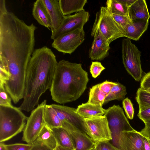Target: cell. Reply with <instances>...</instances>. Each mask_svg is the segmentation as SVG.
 Wrapping results in <instances>:
<instances>
[{
    "label": "cell",
    "instance_id": "6da1fadb",
    "mask_svg": "<svg viewBox=\"0 0 150 150\" xmlns=\"http://www.w3.org/2000/svg\"><path fill=\"white\" fill-rule=\"evenodd\" d=\"M36 27L27 25L13 13L0 15V58L8 67H27L34 52Z\"/></svg>",
    "mask_w": 150,
    "mask_h": 150
},
{
    "label": "cell",
    "instance_id": "7a4b0ae2",
    "mask_svg": "<svg viewBox=\"0 0 150 150\" xmlns=\"http://www.w3.org/2000/svg\"><path fill=\"white\" fill-rule=\"evenodd\" d=\"M58 62L52 50L44 46L35 50L27 68L23 100L19 108L29 112L38 105L41 95L50 88Z\"/></svg>",
    "mask_w": 150,
    "mask_h": 150
},
{
    "label": "cell",
    "instance_id": "3957f363",
    "mask_svg": "<svg viewBox=\"0 0 150 150\" xmlns=\"http://www.w3.org/2000/svg\"><path fill=\"white\" fill-rule=\"evenodd\" d=\"M89 81L81 64L63 59L57 64L50 91L52 99L59 104L75 101L82 95Z\"/></svg>",
    "mask_w": 150,
    "mask_h": 150
},
{
    "label": "cell",
    "instance_id": "277c9868",
    "mask_svg": "<svg viewBox=\"0 0 150 150\" xmlns=\"http://www.w3.org/2000/svg\"><path fill=\"white\" fill-rule=\"evenodd\" d=\"M28 118L19 107L0 105V142L11 139L23 131Z\"/></svg>",
    "mask_w": 150,
    "mask_h": 150
},
{
    "label": "cell",
    "instance_id": "5b68a950",
    "mask_svg": "<svg viewBox=\"0 0 150 150\" xmlns=\"http://www.w3.org/2000/svg\"><path fill=\"white\" fill-rule=\"evenodd\" d=\"M99 30L109 43L124 37L122 31L115 22L106 7L102 6L96 14L91 34Z\"/></svg>",
    "mask_w": 150,
    "mask_h": 150
},
{
    "label": "cell",
    "instance_id": "8992f818",
    "mask_svg": "<svg viewBox=\"0 0 150 150\" xmlns=\"http://www.w3.org/2000/svg\"><path fill=\"white\" fill-rule=\"evenodd\" d=\"M104 115L107 119L111 132V143L120 149L119 140L121 132L135 129L130 125L122 108L118 105H114L106 109Z\"/></svg>",
    "mask_w": 150,
    "mask_h": 150
},
{
    "label": "cell",
    "instance_id": "52a82bcc",
    "mask_svg": "<svg viewBox=\"0 0 150 150\" xmlns=\"http://www.w3.org/2000/svg\"><path fill=\"white\" fill-rule=\"evenodd\" d=\"M122 62L127 72L136 81H140L143 72L141 67V52L131 39L127 38L122 40Z\"/></svg>",
    "mask_w": 150,
    "mask_h": 150
},
{
    "label": "cell",
    "instance_id": "ba28073f",
    "mask_svg": "<svg viewBox=\"0 0 150 150\" xmlns=\"http://www.w3.org/2000/svg\"><path fill=\"white\" fill-rule=\"evenodd\" d=\"M46 104V100H44L32 111L28 118L22 138V140L27 144H33L45 125L43 115Z\"/></svg>",
    "mask_w": 150,
    "mask_h": 150
},
{
    "label": "cell",
    "instance_id": "9c48e42d",
    "mask_svg": "<svg viewBox=\"0 0 150 150\" xmlns=\"http://www.w3.org/2000/svg\"><path fill=\"white\" fill-rule=\"evenodd\" d=\"M84 119L86 134L95 144L112 140L108 121L104 115Z\"/></svg>",
    "mask_w": 150,
    "mask_h": 150
},
{
    "label": "cell",
    "instance_id": "30bf717a",
    "mask_svg": "<svg viewBox=\"0 0 150 150\" xmlns=\"http://www.w3.org/2000/svg\"><path fill=\"white\" fill-rule=\"evenodd\" d=\"M85 35L83 29H78L54 40L52 46L59 52L71 54L83 43Z\"/></svg>",
    "mask_w": 150,
    "mask_h": 150
},
{
    "label": "cell",
    "instance_id": "8fae6325",
    "mask_svg": "<svg viewBox=\"0 0 150 150\" xmlns=\"http://www.w3.org/2000/svg\"><path fill=\"white\" fill-rule=\"evenodd\" d=\"M89 13L84 10L73 15L65 16L59 28L52 34L51 38L53 40L66 33L78 29H83L84 25L89 20Z\"/></svg>",
    "mask_w": 150,
    "mask_h": 150
},
{
    "label": "cell",
    "instance_id": "7c38bea8",
    "mask_svg": "<svg viewBox=\"0 0 150 150\" xmlns=\"http://www.w3.org/2000/svg\"><path fill=\"white\" fill-rule=\"evenodd\" d=\"M51 105L57 113L62 124L63 123L70 124L86 134L84 119L76 112V108L56 104Z\"/></svg>",
    "mask_w": 150,
    "mask_h": 150
},
{
    "label": "cell",
    "instance_id": "4fadbf2b",
    "mask_svg": "<svg viewBox=\"0 0 150 150\" xmlns=\"http://www.w3.org/2000/svg\"><path fill=\"white\" fill-rule=\"evenodd\" d=\"M91 35L94 39L89 51V57L92 60L102 61L109 55L110 43L99 30Z\"/></svg>",
    "mask_w": 150,
    "mask_h": 150
},
{
    "label": "cell",
    "instance_id": "5bb4252c",
    "mask_svg": "<svg viewBox=\"0 0 150 150\" xmlns=\"http://www.w3.org/2000/svg\"><path fill=\"white\" fill-rule=\"evenodd\" d=\"M62 127L70 134L74 143L75 150H91L94 147L95 143L87 134L67 123H62Z\"/></svg>",
    "mask_w": 150,
    "mask_h": 150
},
{
    "label": "cell",
    "instance_id": "9a60e30c",
    "mask_svg": "<svg viewBox=\"0 0 150 150\" xmlns=\"http://www.w3.org/2000/svg\"><path fill=\"white\" fill-rule=\"evenodd\" d=\"M143 136L136 130L121 132L119 140L121 150H145Z\"/></svg>",
    "mask_w": 150,
    "mask_h": 150
},
{
    "label": "cell",
    "instance_id": "2e32d148",
    "mask_svg": "<svg viewBox=\"0 0 150 150\" xmlns=\"http://www.w3.org/2000/svg\"><path fill=\"white\" fill-rule=\"evenodd\" d=\"M50 15L51 22L52 34L55 32L62 23L65 16L61 10L59 0H42Z\"/></svg>",
    "mask_w": 150,
    "mask_h": 150
},
{
    "label": "cell",
    "instance_id": "e0dca14e",
    "mask_svg": "<svg viewBox=\"0 0 150 150\" xmlns=\"http://www.w3.org/2000/svg\"><path fill=\"white\" fill-rule=\"evenodd\" d=\"M148 20H140L131 22L123 29L124 37L135 40H138L147 30Z\"/></svg>",
    "mask_w": 150,
    "mask_h": 150
},
{
    "label": "cell",
    "instance_id": "ac0fdd59",
    "mask_svg": "<svg viewBox=\"0 0 150 150\" xmlns=\"http://www.w3.org/2000/svg\"><path fill=\"white\" fill-rule=\"evenodd\" d=\"M128 16L131 22L148 20L150 16L145 0H136L128 9Z\"/></svg>",
    "mask_w": 150,
    "mask_h": 150
},
{
    "label": "cell",
    "instance_id": "d6986e66",
    "mask_svg": "<svg viewBox=\"0 0 150 150\" xmlns=\"http://www.w3.org/2000/svg\"><path fill=\"white\" fill-rule=\"evenodd\" d=\"M32 15L39 24L48 28H51L50 18L42 0H37L34 3Z\"/></svg>",
    "mask_w": 150,
    "mask_h": 150
},
{
    "label": "cell",
    "instance_id": "ffe728a7",
    "mask_svg": "<svg viewBox=\"0 0 150 150\" xmlns=\"http://www.w3.org/2000/svg\"><path fill=\"white\" fill-rule=\"evenodd\" d=\"M105 110L102 106L87 102L79 105L76 109V112L85 119L102 116L104 115Z\"/></svg>",
    "mask_w": 150,
    "mask_h": 150
},
{
    "label": "cell",
    "instance_id": "44dd1931",
    "mask_svg": "<svg viewBox=\"0 0 150 150\" xmlns=\"http://www.w3.org/2000/svg\"><path fill=\"white\" fill-rule=\"evenodd\" d=\"M59 6L64 16L70 14L74 12H79L84 10L86 0H59Z\"/></svg>",
    "mask_w": 150,
    "mask_h": 150
},
{
    "label": "cell",
    "instance_id": "7402d4cb",
    "mask_svg": "<svg viewBox=\"0 0 150 150\" xmlns=\"http://www.w3.org/2000/svg\"><path fill=\"white\" fill-rule=\"evenodd\" d=\"M42 143L54 150L57 145L51 129L46 124L44 126L33 144Z\"/></svg>",
    "mask_w": 150,
    "mask_h": 150
},
{
    "label": "cell",
    "instance_id": "603a6c76",
    "mask_svg": "<svg viewBox=\"0 0 150 150\" xmlns=\"http://www.w3.org/2000/svg\"><path fill=\"white\" fill-rule=\"evenodd\" d=\"M57 141V145L75 150L74 145L68 132L63 127L51 128Z\"/></svg>",
    "mask_w": 150,
    "mask_h": 150
},
{
    "label": "cell",
    "instance_id": "cb8c5ba5",
    "mask_svg": "<svg viewBox=\"0 0 150 150\" xmlns=\"http://www.w3.org/2000/svg\"><path fill=\"white\" fill-rule=\"evenodd\" d=\"M43 118L45 124L51 128L62 127L59 118L51 105H45Z\"/></svg>",
    "mask_w": 150,
    "mask_h": 150
},
{
    "label": "cell",
    "instance_id": "d4e9b609",
    "mask_svg": "<svg viewBox=\"0 0 150 150\" xmlns=\"http://www.w3.org/2000/svg\"><path fill=\"white\" fill-rule=\"evenodd\" d=\"M127 94L125 86L120 83L116 82L106 97L103 105L113 100H123Z\"/></svg>",
    "mask_w": 150,
    "mask_h": 150
},
{
    "label": "cell",
    "instance_id": "484cf974",
    "mask_svg": "<svg viewBox=\"0 0 150 150\" xmlns=\"http://www.w3.org/2000/svg\"><path fill=\"white\" fill-rule=\"evenodd\" d=\"M107 95L100 89L99 83H98L93 86L90 89L89 99L87 102L102 106Z\"/></svg>",
    "mask_w": 150,
    "mask_h": 150
},
{
    "label": "cell",
    "instance_id": "4316f807",
    "mask_svg": "<svg viewBox=\"0 0 150 150\" xmlns=\"http://www.w3.org/2000/svg\"><path fill=\"white\" fill-rule=\"evenodd\" d=\"M107 9L112 14L128 16V8L117 0H108L106 3Z\"/></svg>",
    "mask_w": 150,
    "mask_h": 150
},
{
    "label": "cell",
    "instance_id": "83f0119b",
    "mask_svg": "<svg viewBox=\"0 0 150 150\" xmlns=\"http://www.w3.org/2000/svg\"><path fill=\"white\" fill-rule=\"evenodd\" d=\"M135 99L139 109L150 108V93L141 88L137 91Z\"/></svg>",
    "mask_w": 150,
    "mask_h": 150
},
{
    "label": "cell",
    "instance_id": "f1b7e54d",
    "mask_svg": "<svg viewBox=\"0 0 150 150\" xmlns=\"http://www.w3.org/2000/svg\"><path fill=\"white\" fill-rule=\"evenodd\" d=\"M10 75L6 62L0 58V85H4L9 80Z\"/></svg>",
    "mask_w": 150,
    "mask_h": 150
},
{
    "label": "cell",
    "instance_id": "f546056e",
    "mask_svg": "<svg viewBox=\"0 0 150 150\" xmlns=\"http://www.w3.org/2000/svg\"><path fill=\"white\" fill-rule=\"evenodd\" d=\"M11 99L5 89L4 85H0V105H12Z\"/></svg>",
    "mask_w": 150,
    "mask_h": 150
},
{
    "label": "cell",
    "instance_id": "4dcf8cb0",
    "mask_svg": "<svg viewBox=\"0 0 150 150\" xmlns=\"http://www.w3.org/2000/svg\"><path fill=\"white\" fill-rule=\"evenodd\" d=\"M122 104L127 117L130 120L132 119L134 117V110L130 100L128 98H125L122 101Z\"/></svg>",
    "mask_w": 150,
    "mask_h": 150
},
{
    "label": "cell",
    "instance_id": "1f68e13d",
    "mask_svg": "<svg viewBox=\"0 0 150 150\" xmlns=\"http://www.w3.org/2000/svg\"><path fill=\"white\" fill-rule=\"evenodd\" d=\"M111 15L115 22L120 28L123 33V29L131 22L128 16L112 14Z\"/></svg>",
    "mask_w": 150,
    "mask_h": 150
},
{
    "label": "cell",
    "instance_id": "d6a6232c",
    "mask_svg": "<svg viewBox=\"0 0 150 150\" xmlns=\"http://www.w3.org/2000/svg\"><path fill=\"white\" fill-rule=\"evenodd\" d=\"M105 69L101 62L98 61L92 62L90 68V72L93 78H96Z\"/></svg>",
    "mask_w": 150,
    "mask_h": 150
},
{
    "label": "cell",
    "instance_id": "836d02e7",
    "mask_svg": "<svg viewBox=\"0 0 150 150\" xmlns=\"http://www.w3.org/2000/svg\"><path fill=\"white\" fill-rule=\"evenodd\" d=\"M94 147L97 150H121L113 145L109 141L97 142L95 144Z\"/></svg>",
    "mask_w": 150,
    "mask_h": 150
},
{
    "label": "cell",
    "instance_id": "e575fe53",
    "mask_svg": "<svg viewBox=\"0 0 150 150\" xmlns=\"http://www.w3.org/2000/svg\"><path fill=\"white\" fill-rule=\"evenodd\" d=\"M33 144L17 143L6 144L7 150H30Z\"/></svg>",
    "mask_w": 150,
    "mask_h": 150
},
{
    "label": "cell",
    "instance_id": "d590c367",
    "mask_svg": "<svg viewBox=\"0 0 150 150\" xmlns=\"http://www.w3.org/2000/svg\"><path fill=\"white\" fill-rule=\"evenodd\" d=\"M137 116L144 122L145 124L150 123V108L139 109Z\"/></svg>",
    "mask_w": 150,
    "mask_h": 150
},
{
    "label": "cell",
    "instance_id": "8d00e7d4",
    "mask_svg": "<svg viewBox=\"0 0 150 150\" xmlns=\"http://www.w3.org/2000/svg\"><path fill=\"white\" fill-rule=\"evenodd\" d=\"M116 83V82H112L106 80L99 83V87L101 90L108 95Z\"/></svg>",
    "mask_w": 150,
    "mask_h": 150
},
{
    "label": "cell",
    "instance_id": "74e56055",
    "mask_svg": "<svg viewBox=\"0 0 150 150\" xmlns=\"http://www.w3.org/2000/svg\"><path fill=\"white\" fill-rule=\"evenodd\" d=\"M140 85V88L144 90L150 89V72L142 76L141 80Z\"/></svg>",
    "mask_w": 150,
    "mask_h": 150
},
{
    "label": "cell",
    "instance_id": "f35d334b",
    "mask_svg": "<svg viewBox=\"0 0 150 150\" xmlns=\"http://www.w3.org/2000/svg\"><path fill=\"white\" fill-rule=\"evenodd\" d=\"M30 150H53L45 145L42 143H38L33 144Z\"/></svg>",
    "mask_w": 150,
    "mask_h": 150
},
{
    "label": "cell",
    "instance_id": "ab89813d",
    "mask_svg": "<svg viewBox=\"0 0 150 150\" xmlns=\"http://www.w3.org/2000/svg\"><path fill=\"white\" fill-rule=\"evenodd\" d=\"M139 132L144 136L150 139V123L145 124L144 127Z\"/></svg>",
    "mask_w": 150,
    "mask_h": 150
},
{
    "label": "cell",
    "instance_id": "60d3db41",
    "mask_svg": "<svg viewBox=\"0 0 150 150\" xmlns=\"http://www.w3.org/2000/svg\"><path fill=\"white\" fill-rule=\"evenodd\" d=\"M7 11L5 1L0 0V15H3Z\"/></svg>",
    "mask_w": 150,
    "mask_h": 150
},
{
    "label": "cell",
    "instance_id": "b9f144b4",
    "mask_svg": "<svg viewBox=\"0 0 150 150\" xmlns=\"http://www.w3.org/2000/svg\"><path fill=\"white\" fill-rule=\"evenodd\" d=\"M120 3L125 5L128 8L130 7L136 0H117Z\"/></svg>",
    "mask_w": 150,
    "mask_h": 150
},
{
    "label": "cell",
    "instance_id": "7bdbcfd3",
    "mask_svg": "<svg viewBox=\"0 0 150 150\" xmlns=\"http://www.w3.org/2000/svg\"><path fill=\"white\" fill-rule=\"evenodd\" d=\"M143 140L145 150H150V141L149 139L143 136Z\"/></svg>",
    "mask_w": 150,
    "mask_h": 150
},
{
    "label": "cell",
    "instance_id": "ee69618b",
    "mask_svg": "<svg viewBox=\"0 0 150 150\" xmlns=\"http://www.w3.org/2000/svg\"><path fill=\"white\" fill-rule=\"evenodd\" d=\"M54 150H75L71 149L57 145Z\"/></svg>",
    "mask_w": 150,
    "mask_h": 150
},
{
    "label": "cell",
    "instance_id": "f6af8a7d",
    "mask_svg": "<svg viewBox=\"0 0 150 150\" xmlns=\"http://www.w3.org/2000/svg\"><path fill=\"white\" fill-rule=\"evenodd\" d=\"M0 150H7L6 144L3 142H0Z\"/></svg>",
    "mask_w": 150,
    "mask_h": 150
},
{
    "label": "cell",
    "instance_id": "bcb514c9",
    "mask_svg": "<svg viewBox=\"0 0 150 150\" xmlns=\"http://www.w3.org/2000/svg\"><path fill=\"white\" fill-rule=\"evenodd\" d=\"M146 90L148 92L150 93V89H148Z\"/></svg>",
    "mask_w": 150,
    "mask_h": 150
},
{
    "label": "cell",
    "instance_id": "7dc6e473",
    "mask_svg": "<svg viewBox=\"0 0 150 150\" xmlns=\"http://www.w3.org/2000/svg\"><path fill=\"white\" fill-rule=\"evenodd\" d=\"M91 150H97L96 149L95 147H94L93 149H92Z\"/></svg>",
    "mask_w": 150,
    "mask_h": 150
},
{
    "label": "cell",
    "instance_id": "c3c4849f",
    "mask_svg": "<svg viewBox=\"0 0 150 150\" xmlns=\"http://www.w3.org/2000/svg\"><path fill=\"white\" fill-rule=\"evenodd\" d=\"M149 139V140H150V139Z\"/></svg>",
    "mask_w": 150,
    "mask_h": 150
}]
</instances>
